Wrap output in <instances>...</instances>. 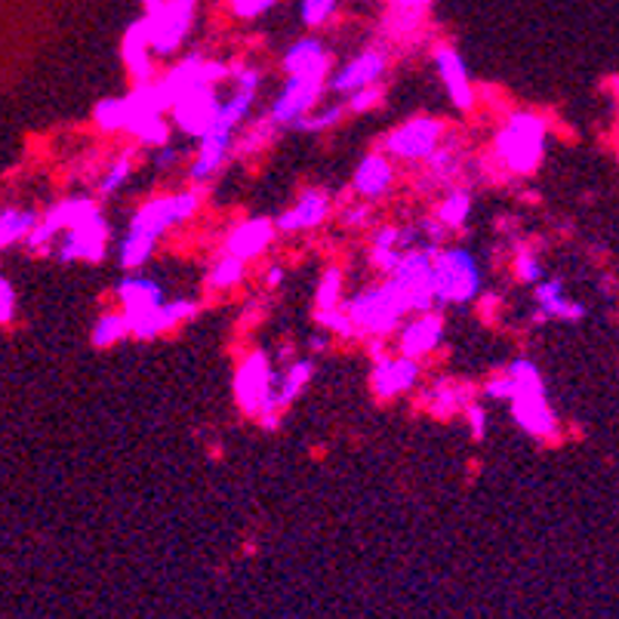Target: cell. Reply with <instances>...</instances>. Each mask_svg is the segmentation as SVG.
Returning <instances> with one entry per match:
<instances>
[{
    "label": "cell",
    "mask_w": 619,
    "mask_h": 619,
    "mask_svg": "<svg viewBox=\"0 0 619 619\" xmlns=\"http://www.w3.org/2000/svg\"><path fill=\"white\" fill-rule=\"evenodd\" d=\"M333 213V201L331 194L321 192V189H308L303 192L293 204L281 213L275 220V229L284 234H303V232H312L317 225H324V222L331 220Z\"/></svg>",
    "instance_id": "cell-21"
},
{
    "label": "cell",
    "mask_w": 619,
    "mask_h": 619,
    "mask_svg": "<svg viewBox=\"0 0 619 619\" xmlns=\"http://www.w3.org/2000/svg\"><path fill=\"white\" fill-rule=\"evenodd\" d=\"M220 87H204V90H192L180 97L170 105V124L173 130H180L185 139L201 142L204 133L216 121V111H220Z\"/></svg>",
    "instance_id": "cell-14"
},
{
    "label": "cell",
    "mask_w": 619,
    "mask_h": 619,
    "mask_svg": "<svg viewBox=\"0 0 619 619\" xmlns=\"http://www.w3.org/2000/svg\"><path fill=\"white\" fill-rule=\"evenodd\" d=\"M185 161V152H182L176 142H166L161 149H154V166L158 170H173Z\"/></svg>",
    "instance_id": "cell-44"
},
{
    "label": "cell",
    "mask_w": 619,
    "mask_h": 619,
    "mask_svg": "<svg viewBox=\"0 0 619 619\" xmlns=\"http://www.w3.org/2000/svg\"><path fill=\"white\" fill-rule=\"evenodd\" d=\"M546 139H549V124L542 114L511 111L506 124L496 130V164L511 176H534L546 158Z\"/></svg>",
    "instance_id": "cell-4"
},
{
    "label": "cell",
    "mask_w": 619,
    "mask_h": 619,
    "mask_svg": "<svg viewBox=\"0 0 619 619\" xmlns=\"http://www.w3.org/2000/svg\"><path fill=\"white\" fill-rule=\"evenodd\" d=\"M275 3L277 0H229V10H232L234 19L253 22V19H260V16L268 13Z\"/></svg>",
    "instance_id": "cell-42"
},
{
    "label": "cell",
    "mask_w": 619,
    "mask_h": 619,
    "mask_svg": "<svg viewBox=\"0 0 619 619\" xmlns=\"http://www.w3.org/2000/svg\"><path fill=\"white\" fill-rule=\"evenodd\" d=\"M534 300H537V308L546 317H558V321H579L586 315V308L574 300H567L565 284L561 281H539L534 287Z\"/></svg>",
    "instance_id": "cell-29"
},
{
    "label": "cell",
    "mask_w": 619,
    "mask_h": 619,
    "mask_svg": "<svg viewBox=\"0 0 619 619\" xmlns=\"http://www.w3.org/2000/svg\"><path fill=\"white\" fill-rule=\"evenodd\" d=\"M38 225V213L26 206H3L0 210V250L28 241V234Z\"/></svg>",
    "instance_id": "cell-31"
},
{
    "label": "cell",
    "mask_w": 619,
    "mask_h": 619,
    "mask_svg": "<svg viewBox=\"0 0 619 619\" xmlns=\"http://www.w3.org/2000/svg\"><path fill=\"white\" fill-rule=\"evenodd\" d=\"M121 59H124V69L130 74L133 83H149L158 78L154 71V53H152V34L145 19L139 16L136 22H130L121 38Z\"/></svg>",
    "instance_id": "cell-24"
},
{
    "label": "cell",
    "mask_w": 619,
    "mask_h": 619,
    "mask_svg": "<svg viewBox=\"0 0 619 619\" xmlns=\"http://www.w3.org/2000/svg\"><path fill=\"white\" fill-rule=\"evenodd\" d=\"M395 7H398L400 13H410V16H419L426 10L432 0H392Z\"/></svg>",
    "instance_id": "cell-49"
},
{
    "label": "cell",
    "mask_w": 619,
    "mask_h": 619,
    "mask_svg": "<svg viewBox=\"0 0 619 619\" xmlns=\"http://www.w3.org/2000/svg\"><path fill=\"white\" fill-rule=\"evenodd\" d=\"M201 0H142V19L152 34V53L170 59L192 34Z\"/></svg>",
    "instance_id": "cell-8"
},
{
    "label": "cell",
    "mask_w": 619,
    "mask_h": 619,
    "mask_svg": "<svg viewBox=\"0 0 619 619\" xmlns=\"http://www.w3.org/2000/svg\"><path fill=\"white\" fill-rule=\"evenodd\" d=\"M506 376L511 379V419L518 423L524 435L537 440H555L558 438V413L551 410L549 395H546V383L542 373L530 358H515L506 367Z\"/></svg>",
    "instance_id": "cell-3"
},
{
    "label": "cell",
    "mask_w": 619,
    "mask_h": 619,
    "mask_svg": "<svg viewBox=\"0 0 619 619\" xmlns=\"http://www.w3.org/2000/svg\"><path fill=\"white\" fill-rule=\"evenodd\" d=\"M312 376H315V361L312 358H293L284 367V371L277 373L275 379V410L284 413L293 404V400L303 395L308 383H312Z\"/></svg>",
    "instance_id": "cell-28"
},
{
    "label": "cell",
    "mask_w": 619,
    "mask_h": 619,
    "mask_svg": "<svg viewBox=\"0 0 619 619\" xmlns=\"http://www.w3.org/2000/svg\"><path fill=\"white\" fill-rule=\"evenodd\" d=\"M336 7H339V0H300V19L308 28L327 26L336 16Z\"/></svg>",
    "instance_id": "cell-39"
},
{
    "label": "cell",
    "mask_w": 619,
    "mask_h": 619,
    "mask_svg": "<svg viewBox=\"0 0 619 619\" xmlns=\"http://www.w3.org/2000/svg\"><path fill=\"white\" fill-rule=\"evenodd\" d=\"M229 81H232V97L220 102L216 121L206 130L204 139L197 142V152L189 164V182L194 189L210 185L222 166L229 164L234 142H237V130L247 124L250 111H253L256 97H260L262 71L256 65H232Z\"/></svg>",
    "instance_id": "cell-1"
},
{
    "label": "cell",
    "mask_w": 619,
    "mask_h": 619,
    "mask_svg": "<svg viewBox=\"0 0 619 619\" xmlns=\"http://www.w3.org/2000/svg\"><path fill=\"white\" fill-rule=\"evenodd\" d=\"M277 229L275 220H265V216H253L234 225L229 237H225V253L241 262H253L268 253V247L275 244Z\"/></svg>",
    "instance_id": "cell-22"
},
{
    "label": "cell",
    "mask_w": 619,
    "mask_h": 619,
    "mask_svg": "<svg viewBox=\"0 0 619 619\" xmlns=\"http://www.w3.org/2000/svg\"><path fill=\"white\" fill-rule=\"evenodd\" d=\"M130 339V327H126L124 312H105L97 317L93 331H90V343L97 348H111V345Z\"/></svg>",
    "instance_id": "cell-33"
},
{
    "label": "cell",
    "mask_w": 619,
    "mask_h": 619,
    "mask_svg": "<svg viewBox=\"0 0 619 619\" xmlns=\"http://www.w3.org/2000/svg\"><path fill=\"white\" fill-rule=\"evenodd\" d=\"M444 133H447V126L438 118H410L383 139L379 152L398 164H426L428 158L444 145Z\"/></svg>",
    "instance_id": "cell-10"
},
{
    "label": "cell",
    "mask_w": 619,
    "mask_h": 619,
    "mask_svg": "<svg viewBox=\"0 0 619 619\" xmlns=\"http://www.w3.org/2000/svg\"><path fill=\"white\" fill-rule=\"evenodd\" d=\"M232 65H225L222 59H210V55L189 53L182 62H176L173 69H166L161 78H154L161 93H164L166 105H173L176 99L192 93V90H204V87H220L222 81H229Z\"/></svg>",
    "instance_id": "cell-12"
},
{
    "label": "cell",
    "mask_w": 619,
    "mask_h": 619,
    "mask_svg": "<svg viewBox=\"0 0 619 619\" xmlns=\"http://www.w3.org/2000/svg\"><path fill=\"white\" fill-rule=\"evenodd\" d=\"M423 404H426V410L432 416L447 419V416H456V413H463L471 404V386L456 383V379H438L435 386H428Z\"/></svg>",
    "instance_id": "cell-27"
},
{
    "label": "cell",
    "mask_w": 619,
    "mask_h": 619,
    "mask_svg": "<svg viewBox=\"0 0 619 619\" xmlns=\"http://www.w3.org/2000/svg\"><path fill=\"white\" fill-rule=\"evenodd\" d=\"M126 102L124 97H109V99H99L97 109H93V124L102 130V133H124L126 130Z\"/></svg>",
    "instance_id": "cell-35"
},
{
    "label": "cell",
    "mask_w": 619,
    "mask_h": 619,
    "mask_svg": "<svg viewBox=\"0 0 619 619\" xmlns=\"http://www.w3.org/2000/svg\"><path fill=\"white\" fill-rule=\"evenodd\" d=\"M440 247H413L407 250L400 262L388 272V281L395 284L400 300L410 315L435 312V287H432V260Z\"/></svg>",
    "instance_id": "cell-9"
},
{
    "label": "cell",
    "mask_w": 619,
    "mask_h": 619,
    "mask_svg": "<svg viewBox=\"0 0 619 619\" xmlns=\"http://www.w3.org/2000/svg\"><path fill=\"white\" fill-rule=\"evenodd\" d=\"M331 50L317 38H300L281 55V69L287 74H312V78H331Z\"/></svg>",
    "instance_id": "cell-26"
},
{
    "label": "cell",
    "mask_w": 619,
    "mask_h": 619,
    "mask_svg": "<svg viewBox=\"0 0 619 619\" xmlns=\"http://www.w3.org/2000/svg\"><path fill=\"white\" fill-rule=\"evenodd\" d=\"M383 99H386V90H383V83H376V87H367V90H358V93H352V97H345V114H371L383 105Z\"/></svg>",
    "instance_id": "cell-38"
},
{
    "label": "cell",
    "mask_w": 619,
    "mask_h": 619,
    "mask_svg": "<svg viewBox=\"0 0 619 619\" xmlns=\"http://www.w3.org/2000/svg\"><path fill=\"white\" fill-rule=\"evenodd\" d=\"M244 277H247V262L234 260L229 253H222L220 260L210 265V272H206V287L234 290L244 284Z\"/></svg>",
    "instance_id": "cell-32"
},
{
    "label": "cell",
    "mask_w": 619,
    "mask_h": 619,
    "mask_svg": "<svg viewBox=\"0 0 619 619\" xmlns=\"http://www.w3.org/2000/svg\"><path fill=\"white\" fill-rule=\"evenodd\" d=\"M262 281H265V287L268 290L284 287V265H268L265 275H262Z\"/></svg>",
    "instance_id": "cell-48"
},
{
    "label": "cell",
    "mask_w": 619,
    "mask_h": 619,
    "mask_svg": "<svg viewBox=\"0 0 619 619\" xmlns=\"http://www.w3.org/2000/svg\"><path fill=\"white\" fill-rule=\"evenodd\" d=\"M484 395L494 400H509L511 395V379L506 376V371L496 373V376H490L487 383H484Z\"/></svg>",
    "instance_id": "cell-46"
},
{
    "label": "cell",
    "mask_w": 619,
    "mask_h": 619,
    "mask_svg": "<svg viewBox=\"0 0 619 619\" xmlns=\"http://www.w3.org/2000/svg\"><path fill=\"white\" fill-rule=\"evenodd\" d=\"M345 118V105L343 102H336V105H327V109H315L312 114H305L300 124L293 126V130H300V133H315V136H321V133H327V130H333V126L339 124Z\"/></svg>",
    "instance_id": "cell-37"
},
{
    "label": "cell",
    "mask_w": 619,
    "mask_h": 619,
    "mask_svg": "<svg viewBox=\"0 0 619 619\" xmlns=\"http://www.w3.org/2000/svg\"><path fill=\"white\" fill-rule=\"evenodd\" d=\"M444 343V317L438 312H423L404 321L398 331V355L423 364V358L435 355Z\"/></svg>",
    "instance_id": "cell-20"
},
{
    "label": "cell",
    "mask_w": 619,
    "mask_h": 619,
    "mask_svg": "<svg viewBox=\"0 0 619 619\" xmlns=\"http://www.w3.org/2000/svg\"><path fill=\"white\" fill-rule=\"evenodd\" d=\"M16 317V287L10 277L0 275V324H13Z\"/></svg>",
    "instance_id": "cell-43"
},
{
    "label": "cell",
    "mask_w": 619,
    "mask_h": 619,
    "mask_svg": "<svg viewBox=\"0 0 619 619\" xmlns=\"http://www.w3.org/2000/svg\"><path fill=\"white\" fill-rule=\"evenodd\" d=\"M388 71V55L386 50H361L358 55H352L345 65L333 71L331 78H327V90H333L336 97H352V93H358V90H367V87H376V83H383Z\"/></svg>",
    "instance_id": "cell-16"
},
{
    "label": "cell",
    "mask_w": 619,
    "mask_h": 619,
    "mask_svg": "<svg viewBox=\"0 0 619 619\" xmlns=\"http://www.w3.org/2000/svg\"><path fill=\"white\" fill-rule=\"evenodd\" d=\"M610 87H613V93H617V105H619V78L617 81H610Z\"/></svg>",
    "instance_id": "cell-50"
},
{
    "label": "cell",
    "mask_w": 619,
    "mask_h": 619,
    "mask_svg": "<svg viewBox=\"0 0 619 619\" xmlns=\"http://www.w3.org/2000/svg\"><path fill=\"white\" fill-rule=\"evenodd\" d=\"M275 364L272 355L253 348L250 355H244V361L237 364L234 371V404L244 416H253L265 432H275L284 419V413L275 410Z\"/></svg>",
    "instance_id": "cell-5"
},
{
    "label": "cell",
    "mask_w": 619,
    "mask_h": 619,
    "mask_svg": "<svg viewBox=\"0 0 619 619\" xmlns=\"http://www.w3.org/2000/svg\"><path fill=\"white\" fill-rule=\"evenodd\" d=\"M515 277L527 284V287H537L542 281V262L530 247H521L515 253Z\"/></svg>",
    "instance_id": "cell-40"
},
{
    "label": "cell",
    "mask_w": 619,
    "mask_h": 619,
    "mask_svg": "<svg viewBox=\"0 0 619 619\" xmlns=\"http://www.w3.org/2000/svg\"><path fill=\"white\" fill-rule=\"evenodd\" d=\"M395 180H398L395 161L383 152H371L361 158V164L352 173V192L358 194L361 201L373 204V201L386 197L395 189Z\"/></svg>",
    "instance_id": "cell-23"
},
{
    "label": "cell",
    "mask_w": 619,
    "mask_h": 619,
    "mask_svg": "<svg viewBox=\"0 0 619 619\" xmlns=\"http://www.w3.org/2000/svg\"><path fill=\"white\" fill-rule=\"evenodd\" d=\"M463 413H466L468 432H471V438L481 440L484 435H487V410H484L481 404H475V400H471V404H468Z\"/></svg>",
    "instance_id": "cell-45"
},
{
    "label": "cell",
    "mask_w": 619,
    "mask_h": 619,
    "mask_svg": "<svg viewBox=\"0 0 619 619\" xmlns=\"http://www.w3.org/2000/svg\"><path fill=\"white\" fill-rule=\"evenodd\" d=\"M343 284L345 275L339 265H331L324 268V275L317 281L315 290V312H333V308H343Z\"/></svg>",
    "instance_id": "cell-34"
},
{
    "label": "cell",
    "mask_w": 619,
    "mask_h": 619,
    "mask_svg": "<svg viewBox=\"0 0 619 619\" xmlns=\"http://www.w3.org/2000/svg\"><path fill=\"white\" fill-rule=\"evenodd\" d=\"M343 308L348 321H352V327H355V336H367L371 343L373 339L386 343L392 333L400 331L404 317L410 315L404 300H400V293L388 277L383 284L358 290L352 300H345Z\"/></svg>",
    "instance_id": "cell-6"
},
{
    "label": "cell",
    "mask_w": 619,
    "mask_h": 619,
    "mask_svg": "<svg viewBox=\"0 0 619 619\" xmlns=\"http://www.w3.org/2000/svg\"><path fill=\"white\" fill-rule=\"evenodd\" d=\"M471 206L475 197L466 189H450V192L440 197L438 210H435V222H438L444 232H463L471 220Z\"/></svg>",
    "instance_id": "cell-30"
},
{
    "label": "cell",
    "mask_w": 619,
    "mask_h": 619,
    "mask_svg": "<svg viewBox=\"0 0 619 619\" xmlns=\"http://www.w3.org/2000/svg\"><path fill=\"white\" fill-rule=\"evenodd\" d=\"M118 303H121L124 317H136V315H145V312H154L158 305L166 303L164 284H161L158 277L130 272V275L121 277V284H118Z\"/></svg>",
    "instance_id": "cell-25"
},
{
    "label": "cell",
    "mask_w": 619,
    "mask_h": 619,
    "mask_svg": "<svg viewBox=\"0 0 619 619\" xmlns=\"http://www.w3.org/2000/svg\"><path fill=\"white\" fill-rule=\"evenodd\" d=\"M317 324L324 327L327 333L333 336H339V339H352L355 336V327H352V321L345 315V308H333V312H315Z\"/></svg>",
    "instance_id": "cell-41"
},
{
    "label": "cell",
    "mask_w": 619,
    "mask_h": 619,
    "mask_svg": "<svg viewBox=\"0 0 619 619\" xmlns=\"http://www.w3.org/2000/svg\"><path fill=\"white\" fill-rule=\"evenodd\" d=\"M197 210H201V189L149 197L130 216V225H126L124 237L118 244V265L126 272H139L154 256L161 237L173 229H180L182 222L194 220Z\"/></svg>",
    "instance_id": "cell-2"
},
{
    "label": "cell",
    "mask_w": 619,
    "mask_h": 619,
    "mask_svg": "<svg viewBox=\"0 0 619 619\" xmlns=\"http://www.w3.org/2000/svg\"><path fill=\"white\" fill-rule=\"evenodd\" d=\"M133 164H136V152L118 154L109 164V170L102 173V180H99V194H102V197H111V194L126 189V182L133 180Z\"/></svg>",
    "instance_id": "cell-36"
},
{
    "label": "cell",
    "mask_w": 619,
    "mask_h": 619,
    "mask_svg": "<svg viewBox=\"0 0 619 619\" xmlns=\"http://www.w3.org/2000/svg\"><path fill=\"white\" fill-rule=\"evenodd\" d=\"M419 376H423V364L404 355H379L373 358V373L371 386L373 395L379 400H395L400 395H407L413 388L419 386Z\"/></svg>",
    "instance_id": "cell-17"
},
{
    "label": "cell",
    "mask_w": 619,
    "mask_h": 619,
    "mask_svg": "<svg viewBox=\"0 0 619 619\" xmlns=\"http://www.w3.org/2000/svg\"><path fill=\"white\" fill-rule=\"evenodd\" d=\"M197 312H201V305L194 303V300H166V303L158 305L154 312L126 317V327H130V336H133V339L152 343V339L164 336V333L180 331L182 324H189L192 317H197Z\"/></svg>",
    "instance_id": "cell-18"
},
{
    "label": "cell",
    "mask_w": 619,
    "mask_h": 619,
    "mask_svg": "<svg viewBox=\"0 0 619 619\" xmlns=\"http://www.w3.org/2000/svg\"><path fill=\"white\" fill-rule=\"evenodd\" d=\"M111 247V222L105 220V213L97 210L93 216H87L78 225H71L69 232H62L53 241V256L55 262H87L97 265L109 256Z\"/></svg>",
    "instance_id": "cell-11"
},
{
    "label": "cell",
    "mask_w": 619,
    "mask_h": 619,
    "mask_svg": "<svg viewBox=\"0 0 619 619\" xmlns=\"http://www.w3.org/2000/svg\"><path fill=\"white\" fill-rule=\"evenodd\" d=\"M435 305H468L481 296L484 272L468 247H440L432 260Z\"/></svg>",
    "instance_id": "cell-7"
},
{
    "label": "cell",
    "mask_w": 619,
    "mask_h": 619,
    "mask_svg": "<svg viewBox=\"0 0 619 619\" xmlns=\"http://www.w3.org/2000/svg\"><path fill=\"white\" fill-rule=\"evenodd\" d=\"M432 62H435V71H438V81L444 83V90H447L450 105H454L456 111L475 109V87H471V78H468L463 53H459L456 47H450V43H440L438 50H435V55H432Z\"/></svg>",
    "instance_id": "cell-19"
},
{
    "label": "cell",
    "mask_w": 619,
    "mask_h": 619,
    "mask_svg": "<svg viewBox=\"0 0 619 619\" xmlns=\"http://www.w3.org/2000/svg\"><path fill=\"white\" fill-rule=\"evenodd\" d=\"M327 90V78H312V74H287L275 102L268 105L265 121L275 130H293L303 121L305 114L317 109V102Z\"/></svg>",
    "instance_id": "cell-13"
},
{
    "label": "cell",
    "mask_w": 619,
    "mask_h": 619,
    "mask_svg": "<svg viewBox=\"0 0 619 619\" xmlns=\"http://www.w3.org/2000/svg\"><path fill=\"white\" fill-rule=\"evenodd\" d=\"M343 220L348 222V225H364V222L371 220V204L364 201V204H358V206H348L343 213Z\"/></svg>",
    "instance_id": "cell-47"
},
{
    "label": "cell",
    "mask_w": 619,
    "mask_h": 619,
    "mask_svg": "<svg viewBox=\"0 0 619 619\" xmlns=\"http://www.w3.org/2000/svg\"><path fill=\"white\" fill-rule=\"evenodd\" d=\"M97 210H102V206H99L93 197H87V194L62 197L59 204L50 206L41 220H38V225H34V232L28 234L26 244L31 250H50L59 234L69 232L71 225H78V222H83L87 216H93Z\"/></svg>",
    "instance_id": "cell-15"
}]
</instances>
